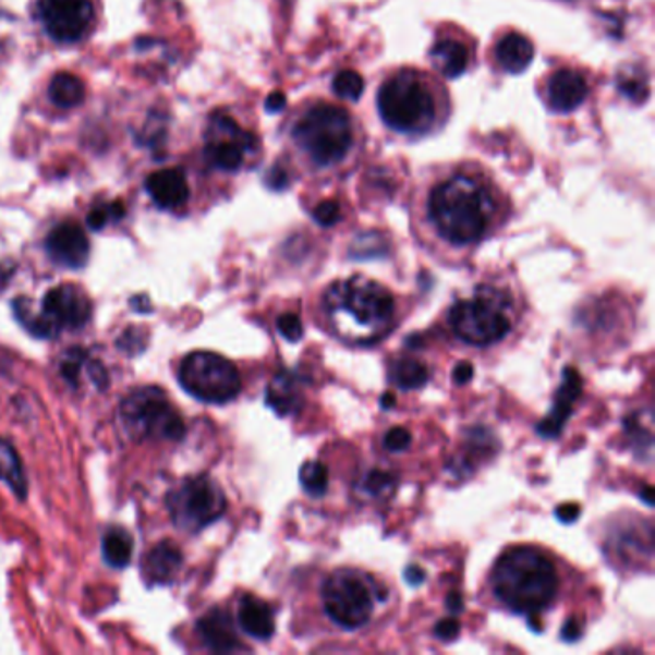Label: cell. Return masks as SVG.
I'll return each instance as SVG.
<instances>
[{
  "instance_id": "4316f807",
  "label": "cell",
  "mask_w": 655,
  "mask_h": 655,
  "mask_svg": "<svg viewBox=\"0 0 655 655\" xmlns=\"http://www.w3.org/2000/svg\"><path fill=\"white\" fill-rule=\"evenodd\" d=\"M49 97L58 108H73L85 98V83L73 73H57L49 87Z\"/></svg>"
},
{
  "instance_id": "4fadbf2b",
  "label": "cell",
  "mask_w": 655,
  "mask_h": 655,
  "mask_svg": "<svg viewBox=\"0 0 655 655\" xmlns=\"http://www.w3.org/2000/svg\"><path fill=\"white\" fill-rule=\"evenodd\" d=\"M41 312L57 331L82 329L93 314V304L83 289L75 284H58L45 294Z\"/></svg>"
},
{
  "instance_id": "4dcf8cb0",
  "label": "cell",
  "mask_w": 655,
  "mask_h": 655,
  "mask_svg": "<svg viewBox=\"0 0 655 655\" xmlns=\"http://www.w3.org/2000/svg\"><path fill=\"white\" fill-rule=\"evenodd\" d=\"M364 89V77H362L360 73L354 72V70H342V72L337 73L335 80H332V90H335V95L340 98H347V100H352V102L360 100Z\"/></svg>"
},
{
  "instance_id": "277c9868",
  "label": "cell",
  "mask_w": 655,
  "mask_h": 655,
  "mask_svg": "<svg viewBox=\"0 0 655 655\" xmlns=\"http://www.w3.org/2000/svg\"><path fill=\"white\" fill-rule=\"evenodd\" d=\"M493 589L511 611L536 617L558 594V571L544 551L531 546L510 548L494 566Z\"/></svg>"
},
{
  "instance_id": "83f0119b",
  "label": "cell",
  "mask_w": 655,
  "mask_h": 655,
  "mask_svg": "<svg viewBox=\"0 0 655 655\" xmlns=\"http://www.w3.org/2000/svg\"><path fill=\"white\" fill-rule=\"evenodd\" d=\"M357 493L372 500H389L397 493L398 475L389 470H369L357 481Z\"/></svg>"
},
{
  "instance_id": "ee69618b",
  "label": "cell",
  "mask_w": 655,
  "mask_h": 655,
  "mask_svg": "<svg viewBox=\"0 0 655 655\" xmlns=\"http://www.w3.org/2000/svg\"><path fill=\"white\" fill-rule=\"evenodd\" d=\"M284 106H287V98H284L283 93H271L266 100V110L269 113H277L283 110Z\"/></svg>"
},
{
  "instance_id": "8fae6325",
  "label": "cell",
  "mask_w": 655,
  "mask_h": 655,
  "mask_svg": "<svg viewBox=\"0 0 655 655\" xmlns=\"http://www.w3.org/2000/svg\"><path fill=\"white\" fill-rule=\"evenodd\" d=\"M258 138L251 131H244L239 123L226 113H216L211 118L206 143V158L214 168L223 171H236L244 163L246 154L254 153Z\"/></svg>"
},
{
  "instance_id": "7dc6e473",
  "label": "cell",
  "mask_w": 655,
  "mask_h": 655,
  "mask_svg": "<svg viewBox=\"0 0 655 655\" xmlns=\"http://www.w3.org/2000/svg\"><path fill=\"white\" fill-rule=\"evenodd\" d=\"M640 498H642V502L646 504V506H654V490H652V486H644Z\"/></svg>"
},
{
  "instance_id": "484cf974",
  "label": "cell",
  "mask_w": 655,
  "mask_h": 655,
  "mask_svg": "<svg viewBox=\"0 0 655 655\" xmlns=\"http://www.w3.org/2000/svg\"><path fill=\"white\" fill-rule=\"evenodd\" d=\"M102 556L108 566L122 569L130 566L133 558V538L122 526H112L102 538Z\"/></svg>"
},
{
  "instance_id": "1f68e13d",
  "label": "cell",
  "mask_w": 655,
  "mask_h": 655,
  "mask_svg": "<svg viewBox=\"0 0 655 655\" xmlns=\"http://www.w3.org/2000/svg\"><path fill=\"white\" fill-rule=\"evenodd\" d=\"M389 246L380 239L377 233L372 235L357 236L356 243L352 244V258L367 259V258H380L383 254H387Z\"/></svg>"
},
{
  "instance_id": "8d00e7d4",
  "label": "cell",
  "mask_w": 655,
  "mask_h": 655,
  "mask_svg": "<svg viewBox=\"0 0 655 655\" xmlns=\"http://www.w3.org/2000/svg\"><path fill=\"white\" fill-rule=\"evenodd\" d=\"M619 89L623 93L624 97L632 98L636 102H642L647 98V82L646 80H640L639 77H621L619 80Z\"/></svg>"
},
{
  "instance_id": "836d02e7",
  "label": "cell",
  "mask_w": 655,
  "mask_h": 655,
  "mask_svg": "<svg viewBox=\"0 0 655 655\" xmlns=\"http://www.w3.org/2000/svg\"><path fill=\"white\" fill-rule=\"evenodd\" d=\"M277 329L281 332V337L289 342H299L304 337V325L300 322L296 314H283L277 319Z\"/></svg>"
},
{
  "instance_id": "ac0fdd59",
  "label": "cell",
  "mask_w": 655,
  "mask_h": 655,
  "mask_svg": "<svg viewBox=\"0 0 655 655\" xmlns=\"http://www.w3.org/2000/svg\"><path fill=\"white\" fill-rule=\"evenodd\" d=\"M146 191L156 206L163 210H178L189 201V183L185 173L173 168V170L154 171L146 179Z\"/></svg>"
},
{
  "instance_id": "9a60e30c",
  "label": "cell",
  "mask_w": 655,
  "mask_h": 655,
  "mask_svg": "<svg viewBox=\"0 0 655 655\" xmlns=\"http://www.w3.org/2000/svg\"><path fill=\"white\" fill-rule=\"evenodd\" d=\"M589 97V82L573 68H559L546 82L544 100L551 112L569 113L583 105Z\"/></svg>"
},
{
  "instance_id": "ba28073f",
  "label": "cell",
  "mask_w": 655,
  "mask_h": 655,
  "mask_svg": "<svg viewBox=\"0 0 655 655\" xmlns=\"http://www.w3.org/2000/svg\"><path fill=\"white\" fill-rule=\"evenodd\" d=\"M123 429L135 440H181L185 421L162 389L133 390L120 405Z\"/></svg>"
},
{
  "instance_id": "d4e9b609",
  "label": "cell",
  "mask_w": 655,
  "mask_h": 655,
  "mask_svg": "<svg viewBox=\"0 0 655 655\" xmlns=\"http://www.w3.org/2000/svg\"><path fill=\"white\" fill-rule=\"evenodd\" d=\"M390 383L402 390H420L429 380L427 365L413 357H398L390 365Z\"/></svg>"
},
{
  "instance_id": "5bb4252c",
  "label": "cell",
  "mask_w": 655,
  "mask_h": 655,
  "mask_svg": "<svg viewBox=\"0 0 655 655\" xmlns=\"http://www.w3.org/2000/svg\"><path fill=\"white\" fill-rule=\"evenodd\" d=\"M583 395V377L581 373L573 367H566L561 373V385L556 390V397L551 402L550 413L544 417L536 433L543 438L554 440L558 438L566 429L567 421L573 415V408L577 400Z\"/></svg>"
},
{
  "instance_id": "7bdbcfd3",
  "label": "cell",
  "mask_w": 655,
  "mask_h": 655,
  "mask_svg": "<svg viewBox=\"0 0 655 655\" xmlns=\"http://www.w3.org/2000/svg\"><path fill=\"white\" fill-rule=\"evenodd\" d=\"M267 185L271 186V189H284V186L289 185V179H287V171L274 170L267 173L266 178Z\"/></svg>"
},
{
  "instance_id": "7c38bea8",
  "label": "cell",
  "mask_w": 655,
  "mask_h": 655,
  "mask_svg": "<svg viewBox=\"0 0 655 655\" xmlns=\"http://www.w3.org/2000/svg\"><path fill=\"white\" fill-rule=\"evenodd\" d=\"M39 16L54 41L75 43L89 32L95 12L89 0H39Z\"/></svg>"
},
{
  "instance_id": "3957f363",
  "label": "cell",
  "mask_w": 655,
  "mask_h": 655,
  "mask_svg": "<svg viewBox=\"0 0 655 655\" xmlns=\"http://www.w3.org/2000/svg\"><path fill=\"white\" fill-rule=\"evenodd\" d=\"M445 95V89H440L427 73L398 70L380 83L377 110L390 130L408 137H420L445 122L448 113Z\"/></svg>"
},
{
  "instance_id": "6da1fadb",
  "label": "cell",
  "mask_w": 655,
  "mask_h": 655,
  "mask_svg": "<svg viewBox=\"0 0 655 655\" xmlns=\"http://www.w3.org/2000/svg\"><path fill=\"white\" fill-rule=\"evenodd\" d=\"M498 203L485 178L452 173L435 185L427 198V218L438 236L453 246H471L485 239Z\"/></svg>"
},
{
  "instance_id": "44dd1931",
  "label": "cell",
  "mask_w": 655,
  "mask_h": 655,
  "mask_svg": "<svg viewBox=\"0 0 655 655\" xmlns=\"http://www.w3.org/2000/svg\"><path fill=\"white\" fill-rule=\"evenodd\" d=\"M239 624L248 636L256 640H269L276 634V617L271 607L256 596H243L239 604Z\"/></svg>"
},
{
  "instance_id": "f6af8a7d",
  "label": "cell",
  "mask_w": 655,
  "mask_h": 655,
  "mask_svg": "<svg viewBox=\"0 0 655 655\" xmlns=\"http://www.w3.org/2000/svg\"><path fill=\"white\" fill-rule=\"evenodd\" d=\"M446 607L450 614H461L463 611V598L460 592H450L446 598Z\"/></svg>"
},
{
  "instance_id": "d6a6232c",
  "label": "cell",
  "mask_w": 655,
  "mask_h": 655,
  "mask_svg": "<svg viewBox=\"0 0 655 655\" xmlns=\"http://www.w3.org/2000/svg\"><path fill=\"white\" fill-rule=\"evenodd\" d=\"M123 206L120 203L110 204V206H100V208H95V210L90 211L89 218H87V223H89L90 229H102V227L108 226L110 221H116V219H122Z\"/></svg>"
},
{
  "instance_id": "ab89813d",
  "label": "cell",
  "mask_w": 655,
  "mask_h": 655,
  "mask_svg": "<svg viewBox=\"0 0 655 655\" xmlns=\"http://www.w3.org/2000/svg\"><path fill=\"white\" fill-rule=\"evenodd\" d=\"M581 636H583V623L579 619H574V617L567 619V623L561 629V640L577 642Z\"/></svg>"
},
{
  "instance_id": "bcb514c9",
  "label": "cell",
  "mask_w": 655,
  "mask_h": 655,
  "mask_svg": "<svg viewBox=\"0 0 655 655\" xmlns=\"http://www.w3.org/2000/svg\"><path fill=\"white\" fill-rule=\"evenodd\" d=\"M397 405V397L392 395V392H385L383 398H380V408L383 410H390V408H395Z\"/></svg>"
},
{
  "instance_id": "ffe728a7",
  "label": "cell",
  "mask_w": 655,
  "mask_h": 655,
  "mask_svg": "<svg viewBox=\"0 0 655 655\" xmlns=\"http://www.w3.org/2000/svg\"><path fill=\"white\" fill-rule=\"evenodd\" d=\"M430 60L437 72L446 80H458L470 70L471 49L453 37L438 39L430 49Z\"/></svg>"
},
{
  "instance_id": "30bf717a",
  "label": "cell",
  "mask_w": 655,
  "mask_h": 655,
  "mask_svg": "<svg viewBox=\"0 0 655 655\" xmlns=\"http://www.w3.org/2000/svg\"><path fill=\"white\" fill-rule=\"evenodd\" d=\"M168 508L178 529L195 534L221 519L227 510V498L214 478L196 475L171 490Z\"/></svg>"
},
{
  "instance_id": "9c48e42d",
  "label": "cell",
  "mask_w": 655,
  "mask_h": 655,
  "mask_svg": "<svg viewBox=\"0 0 655 655\" xmlns=\"http://www.w3.org/2000/svg\"><path fill=\"white\" fill-rule=\"evenodd\" d=\"M179 383L191 395L208 404H227L243 389L241 373L227 357L216 352H193L181 362Z\"/></svg>"
},
{
  "instance_id": "5b68a950",
  "label": "cell",
  "mask_w": 655,
  "mask_h": 655,
  "mask_svg": "<svg viewBox=\"0 0 655 655\" xmlns=\"http://www.w3.org/2000/svg\"><path fill=\"white\" fill-rule=\"evenodd\" d=\"M299 154L317 170H332L349 160L356 143L354 120L344 108L314 102L300 110L291 128Z\"/></svg>"
},
{
  "instance_id": "52a82bcc",
  "label": "cell",
  "mask_w": 655,
  "mask_h": 655,
  "mask_svg": "<svg viewBox=\"0 0 655 655\" xmlns=\"http://www.w3.org/2000/svg\"><path fill=\"white\" fill-rule=\"evenodd\" d=\"M448 322L456 337L473 347H490L511 331L508 304L493 287H481L471 299L456 302Z\"/></svg>"
},
{
  "instance_id": "e0dca14e",
  "label": "cell",
  "mask_w": 655,
  "mask_h": 655,
  "mask_svg": "<svg viewBox=\"0 0 655 655\" xmlns=\"http://www.w3.org/2000/svg\"><path fill=\"white\" fill-rule=\"evenodd\" d=\"M304 383L306 379L292 369L277 373L267 385L266 404L281 417L299 413L304 405Z\"/></svg>"
},
{
  "instance_id": "d590c367",
  "label": "cell",
  "mask_w": 655,
  "mask_h": 655,
  "mask_svg": "<svg viewBox=\"0 0 655 655\" xmlns=\"http://www.w3.org/2000/svg\"><path fill=\"white\" fill-rule=\"evenodd\" d=\"M383 445L385 448L392 453L405 452L410 445H412V435H410V430L404 429V427H395V429H390L385 438H383Z\"/></svg>"
},
{
  "instance_id": "f546056e",
  "label": "cell",
  "mask_w": 655,
  "mask_h": 655,
  "mask_svg": "<svg viewBox=\"0 0 655 655\" xmlns=\"http://www.w3.org/2000/svg\"><path fill=\"white\" fill-rule=\"evenodd\" d=\"M299 478L300 486L312 498H322L329 490V470L324 461L310 460L302 463Z\"/></svg>"
},
{
  "instance_id": "cb8c5ba5",
  "label": "cell",
  "mask_w": 655,
  "mask_h": 655,
  "mask_svg": "<svg viewBox=\"0 0 655 655\" xmlns=\"http://www.w3.org/2000/svg\"><path fill=\"white\" fill-rule=\"evenodd\" d=\"M0 481H4L12 488L17 498L24 500L27 496V477H25L24 463L20 460L14 446L9 440L0 438Z\"/></svg>"
},
{
  "instance_id": "b9f144b4",
  "label": "cell",
  "mask_w": 655,
  "mask_h": 655,
  "mask_svg": "<svg viewBox=\"0 0 655 655\" xmlns=\"http://www.w3.org/2000/svg\"><path fill=\"white\" fill-rule=\"evenodd\" d=\"M404 579L405 583L410 584V586H420V584L425 583L427 574H425V571L420 566H410L405 567Z\"/></svg>"
},
{
  "instance_id": "2e32d148",
  "label": "cell",
  "mask_w": 655,
  "mask_h": 655,
  "mask_svg": "<svg viewBox=\"0 0 655 655\" xmlns=\"http://www.w3.org/2000/svg\"><path fill=\"white\" fill-rule=\"evenodd\" d=\"M47 252L58 266L80 269L89 259V239L82 227L75 223H60L47 236Z\"/></svg>"
},
{
  "instance_id": "f1b7e54d",
  "label": "cell",
  "mask_w": 655,
  "mask_h": 655,
  "mask_svg": "<svg viewBox=\"0 0 655 655\" xmlns=\"http://www.w3.org/2000/svg\"><path fill=\"white\" fill-rule=\"evenodd\" d=\"M12 306H14V314H16L17 322L24 325L25 329L32 332L33 337H37V339H50V337H57V329L52 327V324L45 317L41 310L37 312V310L33 307L32 300L22 296V299L14 300Z\"/></svg>"
},
{
  "instance_id": "d6986e66",
  "label": "cell",
  "mask_w": 655,
  "mask_h": 655,
  "mask_svg": "<svg viewBox=\"0 0 655 655\" xmlns=\"http://www.w3.org/2000/svg\"><path fill=\"white\" fill-rule=\"evenodd\" d=\"M198 632H201L204 644L210 647L211 652L229 654L241 647L231 615L218 607L208 611L198 621Z\"/></svg>"
},
{
  "instance_id": "e575fe53",
  "label": "cell",
  "mask_w": 655,
  "mask_h": 655,
  "mask_svg": "<svg viewBox=\"0 0 655 655\" xmlns=\"http://www.w3.org/2000/svg\"><path fill=\"white\" fill-rule=\"evenodd\" d=\"M340 216H342V211H340V204L337 201H324V203L317 204L316 210H314V219L322 227L337 226Z\"/></svg>"
},
{
  "instance_id": "8992f818",
  "label": "cell",
  "mask_w": 655,
  "mask_h": 655,
  "mask_svg": "<svg viewBox=\"0 0 655 655\" xmlns=\"http://www.w3.org/2000/svg\"><path fill=\"white\" fill-rule=\"evenodd\" d=\"M377 599H387V591L356 569L335 571L322 589L325 614L344 631H357L369 623Z\"/></svg>"
},
{
  "instance_id": "74e56055",
  "label": "cell",
  "mask_w": 655,
  "mask_h": 655,
  "mask_svg": "<svg viewBox=\"0 0 655 655\" xmlns=\"http://www.w3.org/2000/svg\"><path fill=\"white\" fill-rule=\"evenodd\" d=\"M460 632L461 623L456 617H446V619H440V621L435 624V636H437L438 640H442V642H450V640L458 639Z\"/></svg>"
},
{
  "instance_id": "60d3db41",
  "label": "cell",
  "mask_w": 655,
  "mask_h": 655,
  "mask_svg": "<svg viewBox=\"0 0 655 655\" xmlns=\"http://www.w3.org/2000/svg\"><path fill=\"white\" fill-rule=\"evenodd\" d=\"M473 375H475V369H473V365L470 362H461V364L456 365V369L452 372V379L456 385H468L471 379H473Z\"/></svg>"
},
{
  "instance_id": "7402d4cb",
  "label": "cell",
  "mask_w": 655,
  "mask_h": 655,
  "mask_svg": "<svg viewBox=\"0 0 655 655\" xmlns=\"http://www.w3.org/2000/svg\"><path fill=\"white\" fill-rule=\"evenodd\" d=\"M183 563V556L175 544L163 543L156 544L153 550L146 554L145 563H143V577L150 584H168L175 579Z\"/></svg>"
},
{
  "instance_id": "f35d334b",
  "label": "cell",
  "mask_w": 655,
  "mask_h": 655,
  "mask_svg": "<svg viewBox=\"0 0 655 655\" xmlns=\"http://www.w3.org/2000/svg\"><path fill=\"white\" fill-rule=\"evenodd\" d=\"M581 515V506L579 504H561L556 508V518L561 521V523H574L577 519Z\"/></svg>"
},
{
  "instance_id": "7a4b0ae2",
  "label": "cell",
  "mask_w": 655,
  "mask_h": 655,
  "mask_svg": "<svg viewBox=\"0 0 655 655\" xmlns=\"http://www.w3.org/2000/svg\"><path fill=\"white\" fill-rule=\"evenodd\" d=\"M325 310L337 337L350 344H373L395 324V296L367 277H350L325 292Z\"/></svg>"
},
{
  "instance_id": "603a6c76",
  "label": "cell",
  "mask_w": 655,
  "mask_h": 655,
  "mask_svg": "<svg viewBox=\"0 0 655 655\" xmlns=\"http://www.w3.org/2000/svg\"><path fill=\"white\" fill-rule=\"evenodd\" d=\"M496 64L506 73H523L534 58L533 43L523 33H506L494 49Z\"/></svg>"
}]
</instances>
